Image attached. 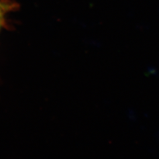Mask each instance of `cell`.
Listing matches in <instances>:
<instances>
[{
  "label": "cell",
  "instance_id": "1",
  "mask_svg": "<svg viewBox=\"0 0 159 159\" xmlns=\"http://www.w3.org/2000/svg\"><path fill=\"white\" fill-rule=\"evenodd\" d=\"M0 18H1V16H0Z\"/></svg>",
  "mask_w": 159,
  "mask_h": 159
}]
</instances>
